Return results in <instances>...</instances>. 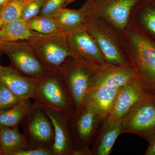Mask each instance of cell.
<instances>
[{
    "instance_id": "obj_1",
    "label": "cell",
    "mask_w": 155,
    "mask_h": 155,
    "mask_svg": "<svg viewBox=\"0 0 155 155\" xmlns=\"http://www.w3.org/2000/svg\"><path fill=\"white\" fill-rule=\"evenodd\" d=\"M28 41L43 65L50 72L58 70L69 58H73L67 33L64 31L43 34L33 31Z\"/></svg>"
},
{
    "instance_id": "obj_2",
    "label": "cell",
    "mask_w": 155,
    "mask_h": 155,
    "mask_svg": "<svg viewBox=\"0 0 155 155\" xmlns=\"http://www.w3.org/2000/svg\"><path fill=\"white\" fill-rule=\"evenodd\" d=\"M130 37L134 49L130 64L143 88L155 100V42L140 32Z\"/></svg>"
},
{
    "instance_id": "obj_3",
    "label": "cell",
    "mask_w": 155,
    "mask_h": 155,
    "mask_svg": "<svg viewBox=\"0 0 155 155\" xmlns=\"http://www.w3.org/2000/svg\"><path fill=\"white\" fill-rule=\"evenodd\" d=\"M139 0H88L79 9L85 18H102L116 28L127 26L131 9Z\"/></svg>"
},
{
    "instance_id": "obj_4",
    "label": "cell",
    "mask_w": 155,
    "mask_h": 155,
    "mask_svg": "<svg viewBox=\"0 0 155 155\" xmlns=\"http://www.w3.org/2000/svg\"><path fill=\"white\" fill-rule=\"evenodd\" d=\"M65 63L55 72L64 81L75 104L77 113L84 108V98L88 89L91 69L88 61L72 58Z\"/></svg>"
},
{
    "instance_id": "obj_5",
    "label": "cell",
    "mask_w": 155,
    "mask_h": 155,
    "mask_svg": "<svg viewBox=\"0 0 155 155\" xmlns=\"http://www.w3.org/2000/svg\"><path fill=\"white\" fill-rule=\"evenodd\" d=\"M69 94L60 75L50 72L39 79L35 91L34 103L39 106H48L69 115Z\"/></svg>"
},
{
    "instance_id": "obj_6",
    "label": "cell",
    "mask_w": 155,
    "mask_h": 155,
    "mask_svg": "<svg viewBox=\"0 0 155 155\" xmlns=\"http://www.w3.org/2000/svg\"><path fill=\"white\" fill-rule=\"evenodd\" d=\"M0 51L8 56L17 70L30 77L40 79L50 72L42 64L27 40L2 42Z\"/></svg>"
},
{
    "instance_id": "obj_7",
    "label": "cell",
    "mask_w": 155,
    "mask_h": 155,
    "mask_svg": "<svg viewBox=\"0 0 155 155\" xmlns=\"http://www.w3.org/2000/svg\"><path fill=\"white\" fill-rule=\"evenodd\" d=\"M124 133L140 136L149 143L155 140V100L140 101L132 107L122 119Z\"/></svg>"
},
{
    "instance_id": "obj_8",
    "label": "cell",
    "mask_w": 155,
    "mask_h": 155,
    "mask_svg": "<svg viewBox=\"0 0 155 155\" xmlns=\"http://www.w3.org/2000/svg\"><path fill=\"white\" fill-rule=\"evenodd\" d=\"M88 62L91 75L87 91L104 85L122 87L137 78L135 69L131 65Z\"/></svg>"
},
{
    "instance_id": "obj_9",
    "label": "cell",
    "mask_w": 155,
    "mask_h": 155,
    "mask_svg": "<svg viewBox=\"0 0 155 155\" xmlns=\"http://www.w3.org/2000/svg\"><path fill=\"white\" fill-rule=\"evenodd\" d=\"M25 137L28 147L52 148L54 140V127L49 118L39 106L34 104L31 111L25 117Z\"/></svg>"
},
{
    "instance_id": "obj_10",
    "label": "cell",
    "mask_w": 155,
    "mask_h": 155,
    "mask_svg": "<svg viewBox=\"0 0 155 155\" xmlns=\"http://www.w3.org/2000/svg\"><path fill=\"white\" fill-rule=\"evenodd\" d=\"M148 100H155L146 92L137 78L120 89L105 125H114L121 122L135 104Z\"/></svg>"
},
{
    "instance_id": "obj_11",
    "label": "cell",
    "mask_w": 155,
    "mask_h": 155,
    "mask_svg": "<svg viewBox=\"0 0 155 155\" xmlns=\"http://www.w3.org/2000/svg\"><path fill=\"white\" fill-rule=\"evenodd\" d=\"M85 25L104 56L106 62L117 65H131L125 59L109 29L97 18H85Z\"/></svg>"
},
{
    "instance_id": "obj_12",
    "label": "cell",
    "mask_w": 155,
    "mask_h": 155,
    "mask_svg": "<svg viewBox=\"0 0 155 155\" xmlns=\"http://www.w3.org/2000/svg\"><path fill=\"white\" fill-rule=\"evenodd\" d=\"M67 33L72 58L95 63L106 62L101 49L85 25Z\"/></svg>"
},
{
    "instance_id": "obj_13",
    "label": "cell",
    "mask_w": 155,
    "mask_h": 155,
    "mask_svg": "<svg viewBox=\"0 0 155 155\" xmlns=\"http://www.w3.org/2000/svg\"><path fill=\"white\" fill-rule=\"evenodd\" d=\"M39 107L49 118L54 127L53 155H76L77 150L72 143L67 126L69 115L48 106Z\"/></svg>"
},
{
    "instance_id": "obj_14",
    "label": "cell",
    "mask_w": 155,
    "mask_h": 155,
    "mask_svg": "<svg viewBox=\"0 0 155 155\" xmlns=\"http://www.w3.org/2000/svg\"><path fill=\"white\" fill-rule=\"evenodd\" d=\"M121 87L104 85L87 91L84 98V107L89 108L99 118L106 119L110 113Z\"/></svg>"
},
{
    "instance_id": "obj_15",
    "label": "cell",
    "mask_w": 155,
    "mask_h": 155,
    "mask_svg": "<svg viewBox=\"0 0 155 155\" xmlns=\"http://www.w3.org/2000/svg\"><path fill=\"white\" fill-rule=\"evenodd\" d=\"M39 79L24 76L17 69L0 66V82L22 99H33Z\"/></svg>"
},
{
    "instance_id": "obj_16",
    "label": "cell",
    "mask_w": 155,
    "mask_h": 155,
    "mask_svg": "<svg viewBox=\"0 0 155 155\" xmlns=\"http://www.w3.org/2000/svg\"><path fill=\"white\" fill-rule=\"evenodd\" d=\"M0 139L2 155H13L29 147L25 136L20 133L18 127H1Z\"/></svg>"
},
{
    "instance_id": "obj_17",
    "label": "cell",
    "mask_w": 155,
    "mask_h": 155,
    "mask_svg": "<svg viewBox=\"0 0 155 155\" xmlns=\"http://www.w3.org/2000/svg\"><path fill=\"white\" fill-rule=\"evenodd\" d=\"M32 99L22 101L14 107L6 110H0V128L18 127L24 121L34 106Z\"/></svg>"
},
{
    "instance_id": "obj_18",
    "label": "cell",
    "mask_w": 155,
    "mask_h": 155,
    "mask_svg": "<svg viewBox=\"0 0 155 155\" xmlns=\"http://www.w3.org/2000/svg\"><path fill=\"white\" fill-rule=\"evenodd\" d=\"M61 30L68 33L84 25L85 18L80 10L63 8L52 16Z\"/></svg>"
},
{
    "instance_id": "obj_19",
    "label": "cell",
    "mask_w": 155,
    "mask_h": 155,
    "mask_svg": "<svg viewBox=\"0 0 155 155\" xmlns=\"http://www.w3.org/2000/svg\"><path fill=\"white\" fill-rule=\"evenodd\" d=\"M33 32L28 27L27 21L20 18L3 25L0 29V41L28 40Z\"/></svg>"
},
{
    "instance_id": "obj_20",
    "label": "cell",
    "mask_w": 155,
    "mask_h": 155,
    "mask_svg": "<svg viewBox=\"0 0 155 155\" xmlns=\"http://www.w3.org/2000/svg\"><path fill=\"white\" fill-rule=\"evenodd\" d=\"M78 113L80 115L76 123L78 136L81 141L85 142L93 132L97 117L99 116L87 107H84Z\"/></svg>"
},
{
    "instance_id": "obj_21",
    "label": "cell",
    "mask_w": 155,
    "mask_h": 155,
    "mask_svg": "<svg viewBox=\"0 0 155 155\" xmlns=\"http://www.w3.org/2000/svg\"><path fill=\"white\" fill-rule=\"evenodd\" d=\"M122 121L114 125H105L104 130L97 149V155L110 154L116 140L122 134Z\"/></svg>"
},
{
    "instance_id": "obj_22",
    "label": "cell",
    "mask_w": 155,
    "mask_h": 155,
    "mask_svg": "<svg viewBox=\"0 0 155 155\" xmlns=\"http://www.w3.org/2000/svg\"><path fill=\"white\" fill-rule=\"evenodd\" d=\"M27 22L31 30L43 34L55 33L62 31L51 16L38 15Z\"/></svg>"
},
{
    "instance_id": "obj_23",
    "label": "cell",
    "mask_w": 155,
    "mask_h": 155,
    "mask_svg": "<svg viewBox=\"0 0 155 155\" xmlns=\"http://www.w3.org/2000/svg\"><path fill=\"white\" fill-rule=\"evenodd\" d=\"M26 0H10L0 11V18L4 24L14 22L21 18Z\"/></svg>"
},
{
    "instance_id": "obj_24",
    "label": "cell",
    "mask_w": 155,
    "mask_h": 155,
    "mask_svg": "<svg viewBox=\"0 0 155 155\" xmlns=\"http://www.w3.org/2000/svg\"><path fill=\"white\" fill-rule=\"evenodd\" d=\"M45 0H26L21 18L28 21L39 15Z\"/></svg>"
},
{
    "instance_id": "obj_25",
    "label": "cell",
    "mask_w": 155,
    "mask_h": 155,
    "mask_svg": "<svg viewBox=\"0 0 155 155\" xmlns=\"http://www.w3.org/2000/svg\"><path fill=\"white\" fill-rule=\"evenodd\" d=\"M1 85L2 101L0 110H8L14 107L24 100L15 94L3 84L1 83Z\"/></svg>"
},
{
    "instance_id": "obj_26",
    "label": "cell",
    "mask_w": 155,
    "mask_h": 155,
    "mask_svg": "<svg viewBox=\"0 0 155 155\" xmlns=\"http://www.w3.org/2000/svg\"><path fill=\"white\" fill-rule=\"evenodd\" d=\"M66 0H45L39 15L52 16L60 9L64 8Z\"/></svg>"
},
{
    "instance_id": "obj_27",
    "label": "cell",
    "mask_w": 155,
    "mask_h": 155,
    "mask_svg": "<svg viewBox=\"0 0 155 155\" xmlns=\"http://www.w3.org/2000/svg\"><path fill=\"white\" fill-rule=\"evenodd\" d=\"M141 19L144 27L155 36V8L146 9L142 14Z\"/></svg>"
},
{
    "instance_id": "obj_28",
    "label": "cell",
    "mask_w": 155,
    "mask_h": 155,
    "mask_svg": "<svg viewBox=\"0 0 155 155\" xmlns=\"http://www.w3.org/2000/svg\"><path fill=\"white\" fill-rule=\"evenodd\" d=\"M13 155H53L52 150L43 147H28L26 149L16 152Z\"/></svg>"
},
{
    "instance_id": "obj_29",
    "label": "cell",
    "mask_w": 155,
    "mask_h": 155,
    "mask_svg": "<svg viewBox=\"0 0 155 155\" xmlns=\"http://www.w3.org/2000/svg\"><path fill=\"white\" fill-rule=\"evenodd\" d=\"M145 155H155V140L150 143L147 150L145 153Z\"/></svg>"
},
{
    "instance_id": "obj_30",
    "label": "cell",
    "mask_w": 155,
    "mask_h": 155,
    "mask_svg": "<svg viewBox=\"0 0 155 155\" xmlns=\"http://www.w3.org/2000/svg\"><path fill=\"white\" fill-rule=\"evenodd\" d=\"M10 1V0H0V8L2 9L3 7Z\"/></svg>"
},
{
    "instance_id": "obj_31",
    "label": "cell",
    "mask_w": 155,
    "mask_h": 155,
    "mask_svg": "<svg viewBox=\"0 0 155 155\" xmlns=\"http://www.w3.org/2000/svg\"><path fill=\"white\" fill-rule=\"evenodd\" d=\"M2 101V88L1 83L0 82V108H1V104Z\"/></svg>"
},
{
    "instance_id": "obj_32",
    "label": "cell",
    "mask_w": 155,
    "mask_h": 155,
    "mask_svg": "<svg viewBox=\"0 0 155 155\" xmlns=\"http://www.w3.org/2000/svg\"><path fill=\"white\" fill-rule=\"evenodd\" d=\"M75 1V0H66V4H65V6H64V8H65L66 6L68 5L69 4Z\"/></svg>"
},
{
    "instance_id": "obj_33",
    "label": "cell",
    "mask_w": 155,
    "mask_h": 155,
    "mask_svg": "<svg viewBox=\"0 0 155 155\" xmlns=\"http://www.w3.org/2000/svg\"><path fill=\"white\" fill-rule=\"evenodd\" d=\"M5 25V24H4V22H3L2 19L0 18V29L2 28V27H3V25Z\"/></svg>"
},
{
    "instance_id": "obj_34",
    "label": "cell",
    "mask_w": 155,
    "mask_h": 155,
    "mask_svg": "<svg viewBox=\"0 0 155 155\" xmlns=\"http://www.w3.org/2000/svg\"><path fill=\"white\" fill-rule=\"evenodd\" d=\"M0 155H2V146H1V139H0Z\"/></svg>"
},
{
    "instance_id": "obj_35",
    "label": "cell",
    "mask_w": 155,
    "mask_h": 155,
    "mask_svg": "<svg viewBox=\"0 0 155 155\" xmlns=\"http://www.w3.org/2000/svg\"><path fill=\"white\" fill-rule=\"evenodd\" d=\"M1 53H2V52L0 51V58H1ZM0 66H1V65H0Z\"/></svg>"
},
{
    "instance_id": "obj_36",
    "label": "cell",
    "mask_w": 155,
    "mask_h": 155,
    "mask_svg": "<svg viewBox=\"0 0 155 155\" xmlns=\"http://www.w3.org/2000/svg\"><path fill=\"white\" fill-rule=\"evenodd\" d=\"M2 41H0V45H1V44L2 43Z\"/></svg>"
},
{
    "instance_id": "obj_37",
    "label": "cell",
    "mask_w": 155,
    "mask_h": 155,
    "mask_svg": "<svg viewBox=\"0 0 155 155\" xmlns=\"http://www.w3.org/2000/svg\"><path fill=\"white\" fill-rule=\"evenodd\" d=\"M1 10H2V9H0V11H1Z\"/></svg>"
},
{
    "instance_id": "obj_38",
    "label": "cell",
    "mask_w": 155,
    "mask_h": 155,
    "mask_svg": "<svg viewBox=\"0 0 155 155\" xmlns=\"http://www.w3.org/2000/svg\"><path fill=\"white\" fill-rule=\"evenodd\" d=\"M93 1H96V0H93Z\"/></svg>"
}]
</instances>
